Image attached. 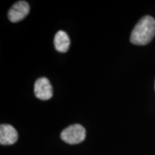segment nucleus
<instances>
[{
  "label": "nucleus",
  "instance_id": "39448f33",
  "mask_svg": "<svg viewBox=\"0 0 155 155\" xmlns=\"http://www.w3.org/2000/svg\"><path fill=\"white\" fill-rule=\"evenodd\" d=\"M18 139L17 130L9 124H2L0 127V143L1 145L14 144Z\"/></svg>",
  "mask_w": 155,
  "mask_h": 155
},
{
  "label": "nucleus",
  "instance_id": "7ed1b4c3",
  "mask_svg": "<svg viewBox=\"0 0 155 155\" xmlns=\"http://www.w3.org/2000/svg\"><path fill=\"white\" fill-rule=\"evenodd\" d=\"M34 91L35 97L41 100H48L53 97V87L46 78H40L35 81Z\"/></svg>",
  "mask_w": 155,
  "mask_h": 155
},
{
  "label": "nucleus",
  "instance_id": "f03ea898",
  "mask_svg": "<svg viewBox=\"0 0 155 155\" xmlns=\"http://www.w3.org/2000/svg\"><path fill=\"white\" fill-rule=\"evenodd\" d=\"M86 132L80 124H73L65 128L61 134V138L68 144H78L85 139Z\"/></svg>",
  "mask_w": 155,
  "mask_h": 155
},
{
  "label": "nucleus",
  "instance_id": "423d86ee",
  "mask_svg": "<svg viewBox=\"0 0 155 155\" xmlns=\"http://www.w3.org/2000/svg\"><path fill=\"white\" fill-rule=\"evenodd\" d=\"M54 47L57 51L61 53H66L70 46V39L69 36L65 31L60 30L56 33L54 36Z\"/></svg>",
  "mask_w": 155,
  "mask_h": 155
},
{
  "label": "nucleus",
  "instance_id": "f257e3e1",
  "mask_svg": "<svg viewBox=\"0 0 155 155\" xmlns=\"http://www.w3.org/2000/svg\"><path fill=\"white\" fill-rule=\"evenodd\" d=\"M155 35V19L145 16L140 19L130 35V41L134 45L143 46L149 43Z\"/></svg>",
  "mask_w": 155,
  "mask_h": 155
},
{
  "label": "nucleus",
  "instance_id": "20e7f679",
  "mask_svg": "<svg viewBox=\"0 0 155 155\" xmlns=\"http://www.w3.org/2000/svg\"><path fill=\"white\" fill-rule=\"evenodd\" d=\"M30 7L26 1H18L11 8L8 13V17L12 22L22 21L29 13Z\"/></svg>",
  "mask_w": 155,
  "mask_h": 155
}]
</instances>
